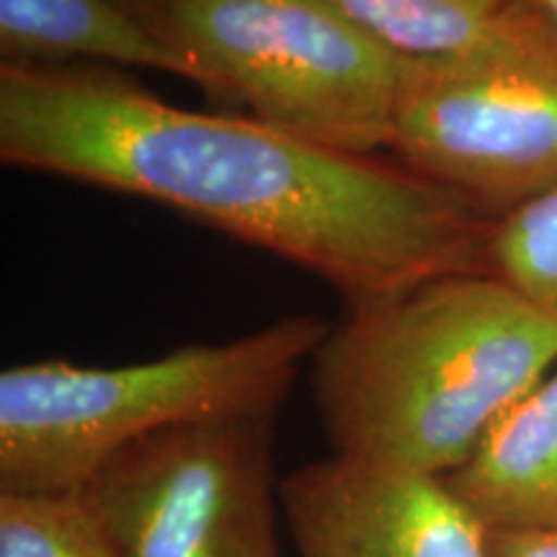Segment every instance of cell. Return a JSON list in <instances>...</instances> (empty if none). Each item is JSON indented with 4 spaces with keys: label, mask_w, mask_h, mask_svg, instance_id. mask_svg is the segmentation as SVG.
Instances as JSON below:
<instances>
[{
    "label": "cell",
    "mask_w": 557,
    "mask_h": 557,
    "mask_svg": "<svg viewBox=\"0 0 557 557\" xmlns=\"http://www.w3.org/2000/svg\"><path fill=\"white\" fill-rule=\"evenodd\" d=\"M534 3H537V5H540V9H542V11H545V13H547V16H549V18H553V21H555V24H557V0H534Z\"/></svg>",
    "instance_id": "5bb4252c"
},
{
    "label": "cell",
    "mask_w": 557,
    "mask_h": 557,
    "mask_svg": "<svg viewBox=\"0 0 557 557\" xmlns=\"http://www.w3.org/2000/svg\"><path fill=\"white\" fill-rule=\"evenodd\" d=\"M393 160L496 222L557 194V24L508 0L472 45L403 60Z\"/></svg>",
    "instance_id": "5b68a950"
},
{
    "label": "cell",
    "mask_w": 557,
    "mask_h": 557,
    "mask_svg": "<svg viewBox=\"0 0 557 557\" xmlns=\"http://www.w3.org/2000/svg\"><path fill=\"white\" fill-rule=\"evenodd\" d=\"M0 160L189 214L323 278L346 308L485 271L493 222L398 160L173 107L120 67H0Z\"/></svg>",
    "instance_id": "6da1fadb"
},
{
    "label": "cell",
    "mask_w": 557,
    "mask_h": 557,
    "mask_svg": "<svg viewBox=\"0 0 557 557\" xmlns=\"http://www.w3.org/2000/svg\"><path fill=\"white\" fill-rule=\"evenodd\" d=\"M400 60L444 58L468 47L508 0H333Z\"/></svg>",
    "instance_id": "30bf717a"
},
{
    "label": "cell",
    "mask_w": 557,
    "mask_h": 557,
    "mask_svg": "<svg viewBox=\"0 0 557 557\" xmlns=\"http://www.w3.org/2000/svg\"><path fill=\"white\" fill-rule=\"evenodd\" d=\"M557 367V320L491 271L346 308L310 361L333 457L447 478Z\"/></svg>",
    "instance_id": "7a4b0ae2"
},
{
    "label": "cell",
    "mask_w": 557,
    "mask_h": 557,
    "mask_svg": "<svg viewBox=\"0 0 557 557\" xmlns=\"http://www.w3.org/2000/svg\"><path fill=\"white\" fill-rule=\"evenodd\" d=\"M444 483L485 529L557 532V367Z\"/></svg>",
    "instance_id": "ba28073f"
},
{
    "label": "cell",
    "mask_w": 557,
    "mask_h": 557,
    "mask_svg": "<svg viewBox=\"0 0 557 557\" xmlns=\"http://www.w3.org/2000/svg\"><path fill=\"white\" fill-rule=\"evenodd\" d=\"M0 557H120L88 491L0 493Z\"/></svg>",
    "instance_id": "8fae6325"
},
{
    "label": "cell",
    "mask_w": 557,
    "mask_h": 557,
    "mask_svg": "<svg viewBox=\"0 0 557 557\" xmlns=\"http://www.w3.org/2000/svg\"><path fill=\"white\" fill-rule=\"evenodd\" d=\"M485 271L557 320V194L493 222Z\"/></svg>",
    "instance_id": "7c38bea8"
},
{
    "label": "cell",
    "mask_w": 557,
    "mask_h": 557,
    "mask_svg": "<svg viewBox=\"0 0 557 557\" xmlns=\"http://www.w3.org/2000/svg\"><path fill=\"white\" fill-rule=\"evenodd\" d=\"M297 557H487V529L444 478L325 457L278 480Z\"/></svg>",
    "instance_id": "52a82bcc"
},
{
    "label": "cell",
    "mask_w": 557,
    "mask_h": 557,
    "mask_svg": "<svg viewBox=\"0 0 557 557\" xmlns=\"http://www.w3.org/2000/svg\"><path fill=\"white\" fill-rule=\"evenodd\" d=\"M487 557H557V532L487 529Z\"/></svg>",
    "instance_id": "4fadbf2b"
},
{
    "label": "cell",
    "mask_w": 557,
    "mask_h": 557,
    "mask_svg": "<svg viewBox=\"0 0 557 557\" xmlns=\"http://www.w3.org/2000/svg\"><path fill=\"white\" fill-rule=\"evenodd\" d=\"M329 331L318 315H284L137 364L47 359L3 369L0 493L86 491L111 457L158 431L276 416Z\"/></svg>",
    "instance_id": "3957f363"
},
{
    "label": "cell",
    "mask_w": 557,
    "mask_h": 557,
    "mask_svg": "<svg viewBox=\"0 0 557 557\" xmlns=\"http://www.w3.org/2000/svg\"><path fill=\"white\" fill-rule=\"evenodd\" d=\"M212 99L323 148H389L403 60L333 0H120Z\"/></svg>",
    "instance_id": "277c9868"
},
{
    "label": "cell",
    "mask_w": 557,
    "mask_h": 557,
    "mask_svg": "<svg viewBox=\"0 0 557 557\" xmlns=\"http://www.w3.org/2000/svg\"><path fill=\"white\" fill-rule=\"evenodd\" d=\"M107 65L197 73L120 0H0V67Z\"/></svg>",
    "instance_id": "9c48e42d"
},
{
    "label": "cell",
    "mask_w": 557,
    "mask_h": 557,
    "mask_svg": "<svg viewBox=\"0 0 557 557\" xmlns=\"http://www.w3.org/2000/svg\"><path fill=\"white\" fill-rule=\"evenodd\" d=\"M276 416L184 423L124 447L86 491L120 557H282Z\"/></svg>",
    "instance_id": "8992f818"
}]
</instances>
